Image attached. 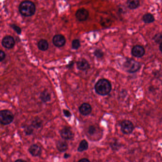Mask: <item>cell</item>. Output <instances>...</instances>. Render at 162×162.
Returning a JSON list of instances; mask_svg holds the SVG:
<instances>
[{"mask_svg": "<svg viewBox=\"0 0 162 162\" xmlns=\"http://www.w3.org/2000/svg\"><path fill=\"white\" fill-rule=\"evenodd\" d=\"M77 66L78 69L80 70H87L90 69V65L88 62L84 58H82L77 62Z\"/></svg>", "mask_w": 162, "mask_h": 162, "instance_id": "cell-13", "label": "cell"}, {"mask_svg": "<svg viewBox=\"0 0 162 162\" xmlns=\"http://www.w3.org/2000/svg\"><path fill=\"white\" fill-rule=\"evenodd\" d=\"M40 98L43 102H47L48 101H50V94L46 90H45L40 94Z\"/></svg>", "mask_w": 162, "mask_h": 162, "instance_id": "cell-19", "label": "cell"}, {"mask_svg": "<svg viewBox=\"0 0 162 162\" xmlns=\"http://www.w3.org/2000/svg\"><path fill=\"white\" fill-rule=\"evenodd\" d=\"M78 162H91L89 161L88 159H87V158H82V159H80L79 161H78Z\"/></svg>", "mask_w": 162, "mask_h": 162, "instance_id": "cell-30", "label": "cell"}, {"mask_svg": "<svg viewBox=\"0 0 162 162\" xmlns=\"http://www.w3.org/2000/svg\"><path fill=\"white\" fill-rule=\"evenodd\" d=\"M38 47L41 51H46L49 48V43L46 40L41 39L38 42Z\"/></svg>", "mask_w": 162, "mask_h": 162, "instance_id": "cell-16", "label": "cell"}, {"mask_svg": "<svg viewBox=\"0 0 162 162\" xmlns=\"http://www.w3.org/2000/svg\"><path fill=\"white\" fill-rule=\"evenodd\" d=\"M56 147L60 152H64L68 149V144L65 140H59L57 142Z\"/></svg>", "mask_w": 162, "mask_h": 162, "instance_id": "cell-14", "label": "cell"}, {"mask_svg": "<svg viewBox=\"0 0 162 162\" xmlns=\"http://www.w3.org/2000/svg\"><path fill=\"white\" fill-rule=\"evenodd\" d=\"M96 128L94 126H90L88 128V133L90 136H93L96 132Z\"/></svg>", "mask_w": 162, "mask_h": 162, "instance_id": "cell-23", "label": "cell"}, {"mask_svg": "<svg viewBox=\"0 0 162 162\" xmlns=\"http://www.w3.org/2000/svg\"><path fill=\"white\" fill-rule=\"evenodd\" d=\"M26 134L27 135H31L33 132V129H32V126L27 127L25 130Z\"/></svg>", "mask_w": 162, "mask_h": 162, "instance_id": "cell-27", "label": "cell"}, {"mask_svg": "<svg viewBox=\"0 0 162 162\" xmlns=\"http://www.w3.org/2000/svg\"><path fill=\"white\" fill-rule=\"evenodd\" d=\"M5 54L3 51L0 50V62L2 61L5 59Z\"/></svg>", "mask_w": 162, "mask_h": 162, "instance_id": "cell-28", "label": "cell"}, {"mask_svg": "<svg viewBox=\"0 0 162 162\" xmlns=\"http://www.w3.org/2000/svg\"><path fill=\"white\" fill-rule=\"evenodd\" d=\"M75 16L78 21L80 22H84L86 21L88 18L89 16V12L85 9H79L77 10Z\"/></svg>", "mask_w": 162, "mask_h": 162, "instance_id": "cell-6", "label": "cell"}, {"mask_svg": "<svg viewBox=\"0 0 162 162\" xmlns=\"http://www.w3.org/2000/svg\"><path fill=\"white\" fill-rule=\"evenodd\" d=\"M124 69L129 73L137 72L140 69L141 65L139 63L133 59L128 58L123 64Z\"/></svg>", "mask_w": 162, "mask_h": 162, "instance_id": "cell-3", "label": "cell"}, {"mask_svg": "<svg viewBox=\"0 0 162 162\" xmlns=\"http://www.w3.org/2000/svg\"><path fill=\"white\" fill-rule=\"evenodd\" d=\"M11 27L14 29V30H15L18 34H20L21 33L22 31H21V29H20V27H19L18 26L15 25H11Z\"/></svg>", "mask_w": 162, "mask_h": 162, "instance_id": "cell-26", "label": "cell"}, {"mask_svg": "<svg viewBox=\"0 0 162 162\" xmlns=\"http://www.w3.org/2000/svg\"><path fill=\"white\" fill-rule=\"evenodd\" d=\"M121 131L124 134L129 135L132 133L134 130V126L131 121L124 120L120 124Z\"/></svg>", "mask_w": 162, "mask_h": 162, "instance_id": "cell-5", "label": "cell"}, {"mask_svg": "<svg viewBox=\"0 0 162 162\" xmlns=\"http://www.w3.org/2000/svg\"><path fill=\"white\" fill-rule=\"evenodd\" d=\"M145 53V50L144 48L139 45L134 46L132 49V55L136 57H142Z\"/></svg>", "mask_w": 162, "mask_h": 162, "instance_id": "cell-10", "label": "cell"}, {"mask_svg": "<svg viewBox=\"0 0 162 162\" xmlns=\"http://www.w3.org/2000/svg\"><path fill=\"white\" fill-rule=\"evenodd\" d=\"M80 46V43L79 40L77 39L73 40L72 42V48L73 49H78Z\"/></svg>", "mask_w": 162, "mask_h": 162, "instance_id": "cell-21", "label": "cell"}, {"mask_svg": "<svg viewBox=\"0 0 162 162\" xmlns=\"http://www.w3.org/2000/svg\"><path fill=\"white\" fill-rule=\"evenodd\" d=\"M15 162H27V161H25L24 160H22V159H18L16 161H15Z\"/></svg>", "mask_w": 162, "mask_h": 162, "instance_id": "cell-32", "label": "cell"}, {"mask_svg": "<svg viewBox=\"0 0 162 162\" xmlns=\"http://www.w3.org/2000/svg\"><path fill=\"white\" fill-rule=\"evenodd\" d=\"M70 157V154L66 153V154H65L64 155V158L65 159H68V158H69V157Z\"/></svg>", "mask_w": 162, "mask_h": 162, "instance_id": "cell-31", "label": "cell"}, {"mask_svg": "<svg viewBox=\"0 0 162 162\" xmlns=\"http://www.w3.org/2000/svg\"><path fill=\"white\" fill-rule=\"evenodd\" d=\"M94 55L97 58H101L103 56L104 53L102 50L100 49H96L95 51Z\"/></svg>", "mask_w": 162, "mask_h": 162, "instance_id": "cell-25", "label": "cell"}, {"mask_svg": "<svg viewBox=\"0 0 162 162\" xmlns=\"http://www.w3.org/2000/svg\"><path fill=\"white\" fill-rule=\"evenodd\" d=\"M112 86L111 83L106 79L100 80L95 86L96 92L99 95H107L111 92Z\"/></svg>", "mask_w": 162, "mask_h": 162, "instance_id": "cell-1", "label": "cell"}, {"mask_svg": "<svg viewBox=\"0 0 162 162\" xmlns=\"http://www.w3.org/2000/svg\"><path fill=\"white\" fill-rule=\"evenodd\" d=\"M127 6L129 9L134 10L138 8L140 5L139 0H127Z\"/></svg>", "mask_w": 162, "mask_h": 162, "instance_id": "cell-15", "label": "cell"}, {"mask_svg": "<svg viewBox=\"0 0 162 162\" xmlns=\"http://www.w3.org/2000/svg\"><path fill=\"white\" fill-rule=\"evenodd\" d=\"M53 43L56 47L60 48L63 47L66 43V39L63 35L58 34L53 38Z\"/></svg>", "mask_w": 162, "mask_h": 162, "instance_id": "cell-9", "label": "cell"}, {"mask_svg": "<svg viewBox=\"0 0 162 162\" xmlns=\"http://www.w3.org/2000/svg\"><path fill=\"white\" fill-rule=\"evenodd\" d=\"M41 125V121L39 120V119H35L34 121L32 123V127H33L35 128H39L40 127Z\"/></svg>", "mask_w": 162, "mask_h": 162, "instance_id": "cell-22", "label": "cell"}, {"mask_svg": "<svg viewBox=\"0 0 162 162\" xmlns=\"http://www.w3.org/2000/svg\"><path fill=\"white\" fill-rule=\"evenodd\" d=\"M110 146L113 151H117L121 148V144L117 140L111 142L110 144Z\"/></svg>", "mask_w": 162, "mask_h": 162, "instance_id": "cell-20", "label": "cell"}, {"mask_svg": "<svg viewBox=\"0 0 162 162\" xmlns=\"http://www.w3.org/2000/svg\"><path fill=\"white\" fill-rule=\"evenodd\" d=\"M36 8L34 3L29 1L23 2L19 6V11L21 15L25 17L33 15L35 12Z\"/></svg>", "mask_w": 162, "mask_h": 162, "instance_id": "cell-2", "label": "cell"}, {"mask_svg": "<svg viewBox=\"0 0 162 162\" xmlns=\"http://www.w3.org/2000/svg\"><path fill=\"white\" fill-rule=\"evenodd\" d=\"M61 137L64 140L72 139L74 138V133L69 127H64L60 131Z\"/></svg>", "mask_w": 162, "mask_h": 162, "instance_id": "cell-7", "label": "cell"}, {"mask_svg": "<svg viewBox=\"0 0 162 162\" xmlns=\"http://www.w3.org/2000/svg\"><path fill=\"white\" fill-rule=\"evenodd\" d=\"M63 113L66 117H70L71 116V114L69 110H64Z\"/></svg>", "mask_w": 162, "mask_h": 162, "instance_id": "cell-29", "label": "cell"}, {"mask_svg": "<svg viewBox=\"0 0 162 162\" xmlns=\"http://www.w3.org/2000/svg\"><path fill=\"white\" fill-rule=\"evenodd\" d=\"M14 119V116L8 110H2L0 111V123L4 125L10 124Z\"/></svg>", "mask_w": 162, "mask_h": 162, "instance_id": "cell-4", "label": "cell"}, {"mask_svg": "<svg viewBox=\"0 0 162 162\" xmlns=\"http://www.w3.org/2000/svg\"><path fill=\"white\" fill-rule=\"evenodd\" d=\"M80 113L84 116H87L92 111V106L87 103H84L79 108Z\"/></svg>", "mask_w": 162, "mask_h": 162, "instance_id": "cell-12", "label": "cell"}, {"mask_svg": "<svg viewBox=\"0 0 162 162\" xmlns=\"http://www.w3.org/2000/svg\"><path fill=\"white\" fill-rule=\"evenodd\" d=\"M2 46L4 47L5 48L11 49V48H12L15 46V39L11 36H5L2 39Z\"/></svg>", "mask_w": 162, "mask_h": 162, "instance_id": "cell-8", "label": "cell"}, {"mask_svg": "<svg viewBox=\"0 0 162 162\" xmlns=\"http://www.w3.org/2000/svg\"><path fill=\"white\" fill-rule=\"evenodd\" d=\"M88 143L87 141L85 139H83L80 142L79 146L78 148V151L79 152H82L86 151L88 149Z\"/></svg>", "mask_w": 162, "mask_h": 162, "instance_id": "cell-17", "label": "cell"}, {"mask_svg": "<svg viewBox=\"0 0 162 162\" xmlns=\"http://www.w3.org/2000/svg\"><path fill=\"white\" fill-rule=\"evenodd\" d=\"M155 19L154 16L151 13H146L143 17V21L146 23H150L155 21Z\"/></svg>", "mask_w": 162, "mask_h": 162, "instance_id": "cell-18", "label": "cell"}, {"mask_svg": "<svg viewBox=\"0 0 162 162\" xmlns=\"http://www.w3.org/2000/svg\"><path fill=\"white\" fill-rule=\"evenodd\" d=\"M29 151L32 156L35 157L40 156L42 153L41 148L36 144L32 145L29 148Z\"/></svg>", "mask_w": 162, "mask_h": 162, "instance_id": "cell-11", "label": "cell"}, {"mask_svg": "<svg viewBox=\"0 0 162 162\" xmlns=\"http://www.w3.org/2000/svg\"><path fill=\"white\" fill-rule=\"evenodd\" d=\"M153 39L156 43L161 44V41H162V35L161 34H157L156 35L154 36Z\"/></svg>", "mask_w": 162, "mask_h": 162, "instance_id": "cell-24", "label": "cell"}]
</instances>
